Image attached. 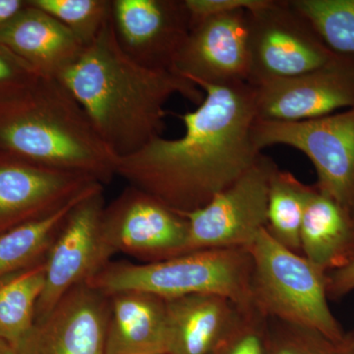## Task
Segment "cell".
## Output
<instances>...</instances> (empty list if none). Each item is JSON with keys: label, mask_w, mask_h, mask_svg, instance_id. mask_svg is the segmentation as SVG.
I'll use <instances>...</instances> for the list:
<instances>
[{"label": "cell", "mask_w": 354, "mask_h": 354, "mask_svg": "<svg viewBox=\"0 0 354 354\" xmlns=\"http://www.w3.org/2000/svg\"><path fill=\"white\" fill-rule=\"evenodd\" d=\"M311 186L290 172L274 167L270 178L267 227L270 234L286 248L299 253L300 230Z\"/></svg>", "instance_id": "cell-22"}, {"label": "cell", "mask_w": 354, "mask_h": 354, "mask_svg": "<svg viewBox=\"0 0 354 354\" xmlns=\"http://www.w3.org/2000/svg\"><path fill=\"white\" fill-rule=\"evenodd\" d=\"M189 14L191 27L214 16L237 10H254L267 0H184Z\"/></svg>", "instance_id": "cell-28"}, {"label": "cell", "mask_w": 354, "mask_h": 354, "mask_svg": "<svg viewBox=\"0 0 354 354\" xmlns=\"http://www.w3.org/2000/svg\"><path fill=\"white\" fill-rule=\"evenodd\" d=\"M252 259V304L268 318L318 330L344 341L328 304L327 272L286 248L264 228L247 248Z\"/></svg>", "instance_id": "cell-5"}, {"label": "cell", "mask_w": 354, "mask_h": 354, "mask_svg": "<svg viewBox=\"0 0 354 354\" xmlns=\"http://www.w3.org/2000/svg\"><path fill=\"white\" fill-rule=\"evenodd\" d=\"M0 354H18L17 348L10 342L0 337Z\"/></svg>", "instance_id": "cell-31"}, {"label": "cell", "mask_w": 354, "mask_h": 354, "mask_svg": "<svg viewBox=\"0 0 354 354\" xmlns=\"http://www.w3.org/2000/svg\"><path fill=\"white\" fill-rule=\"evenodd\" d=\"M104 186L77 203L46 255V281L36 319L44 318L76 286L87 283L114 254L102 234Z\"/></svg>", "instance_id": "cell-9"}, {"label": "cell", "mask_w": 354, "mask_h": 354, "mask_svg": "<svg viewBox=\"0 0 354 354\" xmlns=\"http://www.w3.org/2000/svg\"><path fill=\"white\" fill-rule=\"evenodd\" d=\"M257 120L302 121L354 108V57L339 55L299 76L253 86Z\"/></svg>", "instance_id": "cell-11"}, {"label": "cell", "mask_w": 354, "mask_h": 354, "mask_svg": "<svg viewBox=\"0 0 354 354\" xmlns=\"http://www.w3.org/2000/svg\"><path fill=\"white\" fill-rule=\"evenodd\" d=\"M172 72L197 87L248 83V10L221 14L193 25Z\"/></svg>", "instance_id": "cell-13"}, {"label": "cell", "mask_w": 354, "mask_h": 354, "mask_svg": "<svg viewBox=\"0 0 354 354\" xmlns=\"http://www.w3.org/2000/svg\"><path fill=\"white\" fill-rule=\"evenodd\" d=\"M268 319L266 354H354V335L335 342L318 330Z\"/></svg>", "instance_id": "cell-25"}, {"label": "cell", "mask_w": 354, "mask_h": 354, "mask_svg": "<svg viewBox=\"0 0 354 354\" xmlns=\"http://www.w3.org/2000/svg\"><path fill=\"white\" fill-rule=\"evenodd\" d=\"M165 300L169 326L167 354H218L248 308L218 295H191Z\"/></svg>", "instance_id": "cell-16"}, {"label": "cell", "mask_w": 354, "mask_h": 354, "mask_svg": "<svg viewBox=\"0 0 354 354\" xmlns=\"http://www.w3.org/2000/svg\"><path fill=\"white\" fill-rule=\"evenodd\" d=\"M46 257L0 279V337L17 346L36 319L46 281Z\"/></svg>", "instance_id": "cell-21"}, {"label": "cell", "mask_w": 354, "mask_h": 354, "mask_svg": "<svg viewBox=\"0 0 354 354\" xmlns=\"http://www.w3.org/2000/svg\"><path fill=\"white\" fill-rule=\"evenodd\" d=\"M65 26L84 46L95 41L111 19V0H29Z\"/></svg>", "instance_id": "cell-24"}, {"label": "cell", "mask_w": 354, "mask_h": 354, "mask_svg": "<svg viewBox=\"0 0 354 354\" xmlns=\"http://www.w3.org/2000/svg\"><path fill=\"white\" fill-rule=\"evenodd\" d=\"M0 44L39 77L58 79L78 59L85 46L59 21L28 6L0 32Z\"/></svg>", "instance_id": "cell-17"}, {"label": "cell", "mask_w": 354, "mask_h": 354, "mask_svg": "<svg viewBox=\"0 0 354 354\" xmlns=\"http://www.w3.org/2000/svg\"><path fill=\"white\" fill-rule=\"evenodd\" d=\"M248 51L252 86L301 75L341 55L326 46L290 0H267L248 10Z\"/></svg>", "instance_id": "cell-7"}, {"label": "cell", "mask_w": 354, "mask_h": 354, "mask_svg": "<svg viewBox=\"0 0 354 354\" xmlns=\"http://www.w3.org/2000/svg\"><path fill=\"white\" fill-rule=\"evenodd\" d=\"M28 6V0H0V32Z\"/></svg>", "instance_id": "cell-30"}, {"label": "cell", "mask_w": 354, "mask_h": 354, "mask_svg": "<svg viewBox=\"0 0 354 354\" xmlns=\"http://www.w3.org/2000/svg\"><path fill=\"white\" fill-rule=\"evenodd\" d=\"M39 77L29 65L0 44V104L29 88Z\"/></svg>", "instance_id": "cell-27"}, {"label": "cell", "mask_w": 354, "mask_h": 354, "mask_svg": "<svg viewBox=\"0 0 354 354\" xmlns=\"http://www.w3.org/2000/svg\"><path fill=\"white\" fill-rule=\"evenodd\" d=\"M95 184L102 183L0 155V234L50 215Z\"/></svg>", "instance_id": "cell-15"}, {"label": "cell", "mask_w": 354, "mask_h": 354, "mask_svg": "<svg viewBox=\"0 0 354 354\" xmlns=\"http://www.w3.org/2000/svg\"><path fill=\"white\" fill-rule=\"evenodd\" d=\"M204 99L177 113L185 132L158 137L138 152L118 158L116 176L165 206L185 214L227 189L260 157L252 138L255 88L250 84H201Z\"/></svg>", "instance_id": "cell-1"}, {"label": "cell", "mask_w": 354, "mask_h": 354, "mask_svg": "<svg viewBox=\"0 0 354 354\" xmlns=\"http://www.w3.org/2000/svg\"><path fill=\"white\" fill-rule=\"evenodd\" d=\"M109 295L83 283L35 321L18 354H104Z\"/></svg>", "instance_id": "cell-14"}, {"label": "cell", "mask_w": 354, "mask_h": 354, "mask_svg": "<svg viewBox=\"0 0 354 354\" xmlns=\"http://www.w3.org/2000/svg\"><path fill=\"white\" fill-rule=\"evenodd\" d=\"M252 259L244 248L193 251L155 263L109 262L87 285L109 295L137 290L165 299L218 295L242 307L254 306Z\"/></svg>", "instance_id": "cell-4"}, {"label": "cell", "mask_w": 354, "mask_h": 354, "mask_svg": "<svg viewBox=\"0 0 354 354\" xmlns=\"http://www.w3.org/2000/svg\"><path fill=\"white\" fill-rule=\"evenodd\" d=\"M104 354H167L169 346L167 300L125 290L109 295Z\"/></svg>", "instance_id": "cell-18"}, {"label": "cell", "mask_w": 354, "mask_h": 354, "mask_svg": "<svg viewBox=\"0 0 354 354\" xmlns=\"http://www.w3.org/2000/svg\"><path fill=\"white\" fill-rule=\"evenodd\" d=\"M276 167L261 153L250 169L208 204L180 213L188 223L186 253L248 248L267 227L270 178Z\"/></svg>", "instance_id": "cell-8"}, {"label": "cell", "mask_w": 354, "mask_h": 354, "mask_svg": "<svg viewBox=\"0 0 354 354\" xmlns=\"http://www.w3.org/2000/svg\"><path fill=\"white\" fill-rule=\"evenodd\" d=\"M0 155L111 183L118 158L57 79L39 77L0 104Z\"/></svg>", "instance_id": "cell-3"}, {"label": "cell", "mask_w": 354, "mask_h": 354, "mask_svg": "<svg viewBox=\"0 0 354 354\" xmlns=\"http://www.w3.org/2000/svg\"><path fill=\"white\" fill-rule=\"evenodd\" d=\"M328 295L341 298L354 290V257L346 265L327 274Z\"/></svg>", "instance_id": "cell-29"}, {"label": "cell", "mask_w": 354, "mask_h": 354, "mask_svg": "<svg viewBox=\"0 0 354 354\" xmlns=\"http://www.w3.org/2000/svg\"><path fill=\"white\" fill-rule=\"evenodd\" d=\"M57 80L82 106L118 158L162 137L165 106L174 95L198 104L204 99L201 88L174 72L147 68L125 55L111 19Z\"/></svg>", "instance_id": "cell-2"}, {"label": "cell", "mask_w": 354, "mask_h": 354, "mask_svg": "<svg viewBox=\"0 0 354 354\" xmlns=\"http://www.w3.org/2000/svg\"><path fill=\"white\" fill-rule=\"evenodd\" d=\"M101 186L95 184L50 215L0 234V279L44 259L73 207Z\"/></svg>", "instance_id": "cell-20"}, {"label": "cell", "mask_w": 354, "mask_h": 354, "mask_svg": "<svg viewBox=\"0 0 354 354\" xmlns=\"http://www.w3.org/2000/svg\"><path fill=\"white\" fill-rule=\"evenodd\" d=\"M252 138L260 152L285 145L304 153L315 167L316 187L354 216V108L315 120H257Z\"/></svg>", "instance_id": "cell-6"}, {"label": "cell", "mask_w": 354, "mask_h": 354, "mask_svg": "<svg viewBox=\"0 0 354 354\" xmlns=\"http://www.w3.org/2000/svg\"><path fill=\"white\" fill-rule=\"evenodd\" d=\"M326 46L354 57V0H290Z\"/></svg>", "instance_id": "cell-23"}, {"label": "cell", "mask_w": 354, "mask_h": 354, "mask_svg": "<svg viewBox=\"0 0 354 354\" xmlns=\"http://www.w3.org/2000/svg\"><path fill=\"white\" fill-rule=\"evenodd\" d=\"M268 318L255 306L244 310L239 327L218 354H266Z\"/></svg>", "instance_id": "cell-26"}, {"label": "cell", "mask_w": 354, "mask_h": 354, "mask_svg": "<svg viewBox=\"0 0 354 354\" xmlns=\"http://www.w3.org/2000/svg\"><path fill=\"white\" fill-rule=\"evenodd\" d=\"M114 37L132 60L171 71L191 29L184 0H111Z\"/></svg>", "instance_id": "cell-12"}, {"label": "cell", "mask_w": 354, "mask_h": 354, "mask_svg": "<svg viewBox=\"0 0 354 354\" xmlns=\"http://www.w3.org/2000/svg\"><path fill=\"white\" fill-rule=\"evenodd\" d=\"M300 244L304 257L327 274L354 257V216L315 185L305 205Z\"/></svg>", "instance_id": "cell-19"}, {"label": "cell", "mask_w": 354, "mask_h": 354, "mask_svg": "<svg viewBox=\"0 0 354 354\" xmlns=\"http://www.w3.org/2000/svg\"><path fill=\"white\" fill-rule=\"evenodd\" d=\"M102 227L113 254H127L143 264L186 253L185 216L134 186L106 205Z\"/></svg>", "instance_id": "cell-10"}]
</instances>
